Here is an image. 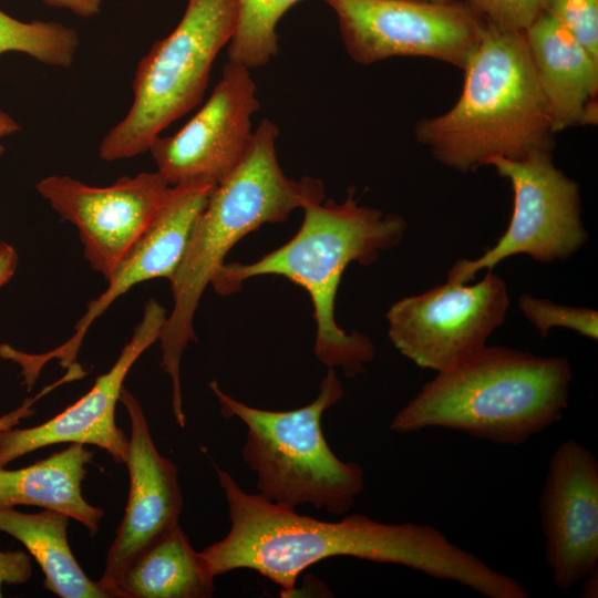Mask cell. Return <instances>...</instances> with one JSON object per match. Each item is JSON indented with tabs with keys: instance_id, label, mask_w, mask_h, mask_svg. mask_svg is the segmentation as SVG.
<instances>
[{
	"instance_id": "obj_1",
	"label": "cell",
	"mask_w": 598,
	"mask_h": 598,
	"mask_svg": "<svg viewBox=\"0 0 598 598\" xmlns=\"http://www.w3.org/2000/svg\"><path fill=\"white\" fill-rule=\"evenodd\" d=\"M214 466L231 523L226 537L200 551L214 577L248 568L282 594H292L305 569L336 556L402 565L455 582L468 574L470 551L431 525L385 524L360 514L319 520L243 491L229 473Z\"/></svg>"
},
{
	"instance_id": "obj_2",
	"label": "cell",
	"mask_w": 598,
	"mask_h": 598,
	"mask_svg": "<svg viewBox=\"0 0 598 598\" xmlns=\"http://www.w3.org/2000/svg\"><path fill=\"white\" fill-rule=\"evenodd\" d=\"M277 125L264 118L254 131L250 150L239 166L217 184L199 214L182 261L171 281L173 309L159 334L162 367L173 385V412L185 425L179 365L190 341H196L194 316L199 300L228 251L265 224L282 223L297 208L322 202L321 181L289 178L276 151Z\"/></svg>"
},
{
	"instance_id": "obj_3",
	"label": "cell",
	"mask_w": 598,
	"mask_h": 598,
	"mask_svg": "<svg viewBox=\"0 0 598 598\" xmlns=\"http://www.w3.org/2000/svg\"><path fill=\"white\" fill-rule=\"evenodd\" d=\"M303 210L302 224L289 241L250 264L224 262L210 283L217 293L227 296L250 278L275 275L303 288L313 305L316 357L353 378L373 360L374 347L364 334L348 333L336 322L341 277L350 264L371 265L380 251L395 247L406 231V221L394 213L359 206L353 190L343 203L323 199Z\"/></svg>"
},
{
	"instance_id": "obj_4",
	"label": "cell",
	"mask_w": 598,
	"mask_h": 598,
	"mask_svg": "<svg viewBox=\"0 0 598 598\" xmlns=\"http://www.w3.org/2000/svg\"><path fill=\"white\" fill-rule=\"evenodd\" d=\"M463 71L456 103L414 127L415 140L434 159L468 173L494 157L553 152L555 132L524 32L487 21Z\"/></svg>"
},
{
	"instance_id": "obj_5",
	"label": "cell",
	"mask_w": 598,
	"mask_h": 598,
	"mask_svg": "<svg viewBox=\"0 0 598 598\" xmlns=\"http://www.w3.org/2000/svg\"><path fill=\"white\" fill-rule=\"evenodd\" d=\"M571 379L566 358L486 347L424 383L390 429L401 434L448 429L520 445L563 419Z\"/></svg>"
},
{
	"instance_id": "obj_6",
	"label": "cell",
	"mask_w": 598,
	"mask_h": 598,
	"mask_svg": "<svg viewBox=\"0 0 598 598\" xmlns=\"http://www.w3.org/2000/svg\"><path fill=\"white\" fill-rule=\"evenodd\" d=\"M210 388L223 415L237 416L247 426L241 454L257 475L261 496L291 508L311 504L334 515L350 511L364 487L363 470L338 458L321 430L323 413L344 394L333 368H328L318 396L290 411L249 406L225 393L215 381Z\"/></svg>"
},
{
	"instance_id": "obj_7",
	"label": "cell",
	"mask_w": 598,
	"mask_h": 598,
	"mask_svg": "<svg viewBox=\"0 0 598 598\" xmlns=\"http://www.w3.org/2000/svg\"><path fill=\"white\" fill-rule=\"evenodd\" d=\"M237 17L238 0H188L177 27L138 62L132 106L102 140L103 161L145 153L167 126L200 103L213 63L229 43Z\"/></svg>"
},
{
	"instance_id": "obj_8",
	"label": "cell",
	"mask_w": 598,
	"mask_h": 598,
	"mask_svg": "<svg viewBox=\"0 0 598 598\" xmlns=\"http://www.w3.org/2000/svg\"><path fill=\"white\" fill-rule=\"evenodd\" d=\"M486 166L506 178L513 190V212L506 231L476 259H460L447 281L466 283L482 269L527 255L539 262L566 259L587 240L581 221L578 184L555 166L551 152L523 159L491 158Z\"/></svg>"
},
{
	"instance_id": "obj_9",
	"label": "cell",
	"mask_w": 598,
	"mask_h": 598,
	"mask_svg": "<svg viewBox=\"0 0 598 598\" xmlns=\"http://www.w3.org/2000/svg\"><path fill=\"white\" fill-rule=\"evenodd\" d=\"M336 12L346 51L369 65L422 56L464 69L486 19L463 0H324Z\"/></svg>"
},
{
	"instance_id": "obj_10",
	"label": "cell",
	"mask_w": 598,
	"mask_h": 598,
	"mask_svg": "<svg viewBox=\"0 0 598 598\" xmlns=\"http://www.w3.org/2000/svg\"><path fill=\"white\" fill-rule=\"evenodd\" d=\"M508 307L506 283L491 270L473 285L446 280L395 301L386 312L388 337L420 368L443 372L485 349Z\"/></svg>"
},
{
	"instance_id": "obj_11",
	"label": "cell",
	"mask_w": 598,
	"mask_h": 598,
	"mask_svg": "<svg viewBox=\"0 0 598 598\" xmlns=\"http://www.w3.org/2000/svg\"><path fill=\"white\" fill-rule=\"evenodd\" d=\"M35 187L62 219L78 228L84 258L107 280L153 224L172 186L156 171L123 176L102 187L51 175Z\"/></svg>"
},
{
	"instance_id": "obj_12",
	"label": "cell",
	"mask_w": 598,
	"mask_h": 598,
	"mask_svg": "<svg viewBox=\"0 0 598 598\" xmlns=\"http://www.w3.org/2000/svg\"><path fill=\"white\" fill-rule=\"evenodd\" d=\"M259 107L250 70L227 62L199 111L175 134L153 141L148 151L157 172L171 186L221 183L248 154L254 140L251 117Z\"/></svg>"
},
{
	"instance_id": "obj_13",
	"label": "cell",
	"mask_w": 598,
	"mask_h": 598,
	"mask_svg": "<svg viewBox=\"0 0 598 598\" xmlns=\"http://www.w3.org/2000/svg\"><path fill=\"white\" fill-rule=\"evenodd\" d=\"M215 186L205 181L172 186L153 224L124 255L106 280V289L87 303L85 313L74 327V333L58 348L42 354L13 352L12 359L21 367L28 386L33 385L42 367L53 359L59 360L65 369L74 364L89 328L118 297L141 282L173 278L194 225Z\"/></svg>"
},
{
	"instance_id": "obj_14",
	"label": "cell",
	"mask_w": 598,
	"mask_h": 598,
	"mask_svg": "<svg viewBox=\"0 0 598 598\" xmlns=\"http://www.w3.org/2000/svg\"><path fill=\"white\" fill-rule=\"evenodd\" d=\"M545 559L558 589L598 568V462L575 440L551 454L539 495Z\"/></svg>"
},
{
	"instance_id": "obj_15",
	"label": "cell",
	"mask_w": 598,
	"mask_h": 598,
	"mask_svg": "<svg viewBox=\"0 0 598 598\" xmlns=\"http://www.w3.org/2000/svg\"><path fill=\"white\" fill-rule=\"evenodd\" d=\"M167 312L155 299L145 303L142 320L113 367L96 378L91 390L49 421L28 429L0 432V468L38 448L56 443L91 444L124 463L128 437L115 423L124 380L142 353L159 339Z\"/></svg>"
},
{
	"instance_id": "obj_16",
	"label": "cell",
	"mask_w": 598,
	"mask_h": 598,
	"mask_svg": "<svg viewBox=\"0 0 598 598\" xmlns=\"http://www.w3.org/2000/svg\"><path fill=\"white\" fill-rule=\"evenodd\" d=\"M120 401L131 422L124 461L130 488L123 519L99 580L112 598H117L114 587L126 566L178 524L183 508V496L177 481L178 468L157 451L140 402L124 388Z\"/></svg>"
},
{
	"instance_id": "obj_17",
	"label": "cell",
	"mask_w": 598,
	"mask_h": 598,
	"mask_svg": "<svg viewBox=\"0 0 598 598\" xmlns=\"http://www.w3.org/2000/svg\"><path fill=\"white\" fill-rule=\"evenodd\" d=\"M524 34L555 134L596 124L598 59L545 11Z\"/></svg>"
},
{
	"instance_id": "obj_18",
	"label": "cell",
	"mask_w": 598,
	"mask_h": 598,
	"mask_svg": "<svg viewBox=\"0 0 598 598\" xmlns=\"http://www.w3.org/2000/svg\"><path fill=\"white\" fill-rule=\"evenodd\" d=\"M94 454L82 444L72 443L19 470L0 468V507L39 506L68 515L87 528L99 529L103 509L89 504L81 492L87 474L86 464Z\"/></svg>"
},
{
	"instance_id": "obj_19",
	"label": "cell",
	"mask_w": 598,
	"mask_h": 598,
	"mask_svg": "<svg viewBox=\"0 0 598 598\" xmlns=\"http://www.w3.org/2000/svg\"><path fill=\"white\" fill-rule=\"evenodd\" d=\"M214 578L177 524L126 566L114 590L117 598H207Z\"/></svg>"
},
{
	"instance_id": "obj_20",
	"label": "cell",
	"mask_w": 598,
	"mask_h": 598,
	"mask_svg": "<svg viewBox=\"0 0 598 598\" xmlns=\"http://www.w3.org/2000/svg\"><path fill=\"white\" fill-rule=\"evenodd\" d=\"M69 516L52 509L22 513L0 507V532L18 539L40 565L44 587L62 598H112L92 581L73 556L68 542Z\"/></svg>"
},
{
	"instance_id": "obj_21",
	"label": "cell",
	"mask_w": 598,
	"mask_h": 598,
	"mask_svg": "<svg viewBox=\"0 0 598 598\" xmlns=\"http://www.w3.org/2000/svg\"><path fill=\"white\" fill-rule=\"evenodd\" d=\"M300 0H238V17L228 43V62L248 70L266 65L278 54L276 27Z\"/></svg>"
},
{
	"instance_id": "obj_22",
	"label": "cell",
	"mask_w": 598,
	"mask_h": 598,
	"mask_svg": "<svg viewBox=\"0 0 598 598\" xmlns=\"http://www.w3.org/2000/svg\"><path fill=\"white\" fill-rule=\"evenodd\" d=\"M78 47L72 28L55 21H20L0 9V54L20 52L47 65L69 68Z\"/></svg>"
},
{
	"instance_id": "obj_23",
	"label": "cell",
	"mask_w": 598,
	"mask_h": 598,
	"mask_svg": "<svg viewBox=\"0 0 598 598\" xmlns=\"http://www.w3.org/2000/svg\"><path fill=\"white\" fill-rule=\"evenodd\" d=\"M518 307L542 337L561 327L592 340L598 338V313L591 308L561 306L526 293L519 297Z\"/></svg>"
},
{
	"instance_id": "obj_24",
	"label": "cell",
	"mask_w": 598,
	"mask_h": 598,
	"mask_svg": "<svg viewBox=\"0 0 598 598\" xmlns=\"http://www.w3.org/2000/svg\"><path fill=\"white\" fill-rule=\"evenodd\" d=\"M545 12L598 59V0H547Z\"/></svg>"
},
{
	"instance_id": "obj_25",
	"label": "cell",
	"mask_w": 598,
	"mask_h": 598,
	"mask_svg": "<svg viewBox=\"0 0 598 598\" xmlns=\"http://www.w3.org/2000/svg\"><path fill=\"white\" fill-rule=\"evenodd\" d=\"M488 22L507 30L525 32L545 11L547 0H463Z\"/></svg>"
},
{
	"instance_id": "obj_26",
	"label": "cell",
	"mask_w": 598,
	"mask_h": 598,
	"mask_svg": "<svg viewBox=\"0 0 598 598\" xmlns=\"http://www.w3.org/2000/svg\"><path fill=\"white\" fill-rule=\"evenodd\" d=\"M66 370H68L66 373L61 379H59L58 381H55L51 385L45 386L37 395L25 399L23 401V403L19 408H17L16 410H13V411L4 414V415H1L0 416V432L9 430V429L16 426L17 424H19L21 420L31 416L34 413L33 404L40 398H42L43 395H45L47 393H49L50 391H52L56 386H60L63 383L80 379V378H82L84 375V372H83L82 368L79 367V365H72V367L68 368Z\"/></svg>"
},
{
	"instance_id": "obj_27",
	"label": "cell",
	"mask_w": 598,
	"mask_h": 598,
	"mask_svg": "<svg viewBox=\"0 0 598 598\" xmlns=\"http://www.w3.org/2000/svg\"><path fill=\"white\" fill-rule=\"evenodd\" d=\"M32 574L30 557L23 551L0 550V597L2 585H20Z\"/></svg>"
},
{
	"instance_id": "obj_28",
	"label": "cell",
	"mask_w": 598,
	"mask_h": 598,
	"mask_svg": "<svg viewBox=\"0 0 598 598\" xmlns=\"http://www.w3.org/2000/svg\"><path fill=\"white\" fill-rule=\"evenodd\" d=\"M42 2L49 7L68 9L83 18L97 14L102 6V0H42Z\"/></svg>"
},
{
	"instance_id": "obj_29",
	"label": "cell",
	"mask_w": 598,
	"mask_h": 598,
	"mask_svg": "<svg viewBox=\"0 0 598 598\" xmlns=\"http://www.w3.org/2000/svg\"><path fill=\"white\" fill-rule=\"evenodd\" d=\"M18 266V254L16 249L7 244H0V288L6 285L11 277L14 275V271Z\"/></svg>"
},
{
	"instance_id": "obj_30",
	"label": "cell",
	"mask_w": 598,
	"mask_h": 598,
	"mask_svg": "<svg viewBox=\"0 0 598 598\" xmlns=\"http://www.w3.org/2000/svg\"><path fill=\"white\" fill-rule=\"evenodd\" d=\"M580 596L585 598H597L598 596V568L590 571L582 579Z\"/></svg>"
},
{
	"instance_id": "obj_31",
	"label": "cell",
	"mask_w": 598,
	"mask_h": 598,
	"mask_svg": "<svg viewBox=\"0 0 598 598\" xmlns=\"http://www.w3.org/2000/svg\"><path fill=\"white\" fill-rule=\"evenodd\" d=\"M20 131V125L4 111L0 110V137Z\"/></svg>"
},
{
	"instance_id": "obj_32",
	"label": "cell",
	"mask_w": 598,
	"mask_h": 598,
	"mask_svg": "<svg viewBox=\"0 0 598 598\" xmlns=\"http://www.w3.org/2000/svg\"><path fill=\"white\" fill-rule=\"evenodd\" d=\"M3 152H4V147L0 144V157L2 156Z\"/></svg>"
},
{
	"instance_id": "obj_33",
	"label": "cell",
	"mask_w": 598,
	"mask_h": 598,
	"mask_svg": "<svg viewBox=\"0 0 598 598\" xmlns=\"http://www.w3.org/2000/svg\"><path fill=\"white\" fill-rule=\"evenodd\" d=\"M427 1H446V0H427Z\"/></svg>"
}]
</instances>
